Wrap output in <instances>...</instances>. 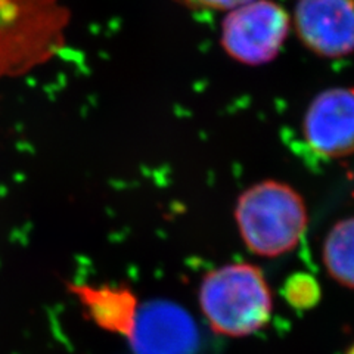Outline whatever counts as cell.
<instances>
[{"instance_id":"cell-9","label":"cell","mask_w":354,"mask_h":354,"mask_svg":"<svg viewBox=\"0 0 354 354\" xmlns=\"http://www.w3.org/2000/svg\"><path fill=\"white\" fill-rule=\"evenodd\" d=\"M322 259L332 279L354 290V216L330 227L324 241Z\"/></svg>"},{"instance_id":"cell-3","label":"cell","mask_w":354,"mask_h":354,"mask_svg":"<svg viewBox=\"0 0 354 354\" xmlns=\"http://www.w3.org/2000/svg\"><path fill=\"white\" fill-rule=\"evenodd\" d=\"M235 220L245 247L264 259L292 251L308 227L307 207L300 192L270 179L247 187L238 196Z\"/></svg>"},{"instance_id":"cell-7","label":"cell","mask_w":354,"mask_h":354,"mask_svg":"<svg viewBox=\"0 0 354 354\" xmlns=\"http://www.w3.org/2000/svg\"><path fill=\"white\" fill-rule=\"evenodd\" d=\"M294 24L298 37L320 57L354 52V0H300Z\"/></svg>"},{"instance_id":"cell-2","label":"cell","mask_w":354,"mask_h":354,"mask_svg":"<svg viewBox=\"0 0 354 354\" xmlns=\"http://www.w3.org/2000/svg\"><path fill=\"white\" fill-rule=\"evenodd\" d=\"M70 21L64 0H0V79L27 74L57 57Z\"/></svg>"},{"instance_id":"cell-10","label":"cell","mask_w":354,"mask_h":354,"mask_svg":"<svg viewBox=\"0 0 354 354\" xmlns=\"http://www.w3.org/2000/svg\"><path fill=\"white\" fill-rule=\"evenodd\" d=\"M282 294L286 303L297 310H308L319 304L320 285L312 274L304 272H297L291 274L283 283Z\"/></svg>"},{"instance_id":"cell-1","label":"cell","mask_w":354,"mask_h":354,"mask_svg":"<svg viewBox=\"0 0 354 354\" xmlns=\"http://www.w3.org/2000/svg\"><path fill=\"white\" fill-rule=\"evenodd\" d=\"M198 300L208 326L229 338L256 334L273 313L268 279L251 263H229L209 270L199 285Z\"/></svg>"},{"instance_id":"cell-11","label":"cell","mask_w":354,"mask_h":354,"mask_svg":"<svg viewBox=\"0 0 354 354\" xmlns=\"http://www.w3.org/2000/svg\"><path fill=\"white\" fill-rule=\"evenodd\" d=\"M180 2L195 9L225 10V12H230V10H234L245 3H250L252 0H180Z\"/></svg>"},{"instance_id":"cell-12","label":"cell","mask_w":354,"mask_h":354,"mask_svg":"<svg viewBox=\"0 0 354 354\" xmlns=\"http://www.w3.org/2000/svg\"><path fill=\"white\" fill-rule=\"evenodd\" d=\"M346 354H354V344H351V347L347 350Z\"/></svg>"},{"instance_id":"cell-6","label":"cell","mask_w":354,"mask_h":354,"mask_svg":"<svg viewBox=\"0 0 354 354\" xmlns=\"http://www.w3.org/2000/svg\"><path fill=\"white\" fill-rule=\"evenodd\" d=\"M135 354H192L198 348V328L191 315L170 301L140 304L126 339Z\"/></svg>"},{"instance_id":"cell-5","label":"cell","mask_w":354,"mask_h":354,"mask_svg":"<svg viewBox=\"0 0 354 354\" xmlns=\"http://www.w3.org/2000/svg\"><path fill=\"white\" fill-rule=\"evenodd\" d=\"M308 148L326 160L354 153V87H334L310 102L303 120Z\"/></svg>"},{"instance_id":"cell-8","label":"cell","mask_w":354,"mask_h":354,"mask_svg":"<svg viewBox=\"0 0 354 354\" xmlns=\"http://www.w3.org/2000/svg\"><path fill=\"white\" fill-rule=\"evenodd\" d=\"M70 291L84 307L87 316L111 334L130 337L139 310L136 294L127 285H73Z\"/></svg>"},{"instance_id":"cell-4","label":"cell","mask_w":354,"mask_h":354,"mask_svg":"<svg viewBox=\"0 0 354 354\" xmlns=\"http://www.w3.org/2000/svg\"><path fill=\"white\" fill-rule=\"evenodd\" d=\"M291 18L272 0H252L226 15L221 44L230 58L247 65L273 61L290 35Z\"/></svg>"}]
</instances>
